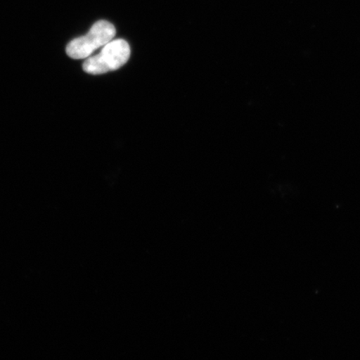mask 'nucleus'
Listing matches in <instances>:
<instances>
[{"label": "nucleus", "instance_id": "nucleus-1", "mask_svg": "<svg viewBox=\"0 0 360 360\" xmlns=\"http://www.w3.org/2000/svg\"><path fill=\"white\" fill-rule=\"evenodd\" d=\"M129 44L124 39L111 40L98 55L88 58L83 70L89 75H102L120 69L130 57Z\"/></svg>", "mask_w": 360, "mask_h": 360}, {"label": "nucleus", "instance_id": "nucleus-2", "mask_svg": "<svg viewBox=\"0 0 360 360\" xmlns=\"http://www.w3.org/2000/svg\"><path fill=\"white\" fill-rule=\"evenodd\" d=\"M115 34V27L111 22L106 20L98 21L86 35L75 39L67 45V55L74 60L87 58L97 49L111 41Z\"/></svg>", "mask_w": 360, "mask_h": 360}]
</instances>
